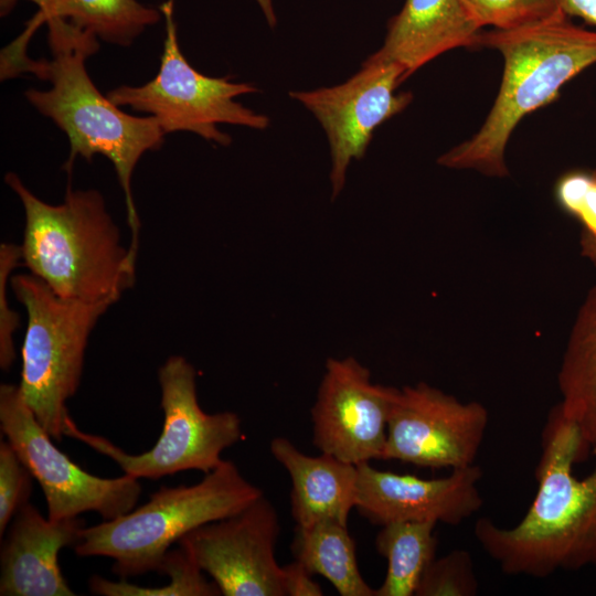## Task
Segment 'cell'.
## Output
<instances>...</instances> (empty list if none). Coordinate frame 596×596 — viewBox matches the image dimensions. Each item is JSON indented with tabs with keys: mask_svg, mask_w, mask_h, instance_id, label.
Returning a JSON list of instances; mask_svg holds the SVG:
<instances>
[{
	"mask_svg": "<svg viewBox=\"0 0 596 596\" xmlns=\"http://www.w3.org/2000/svg\"><path fill=\"white\" fill-rule=\"evenodd\" d=\"M285 596H322L320 585L300 562L283 565Z\"/></svg>",
	"mask_w": 596,
	"mask_h": 596,
	"instance_id": "obj_27",
	"label": "cell"
},
{
	"mask_svg": "<svg viewBox=\"0 0 596 596\" xmlns=\"http://www.w3.org/2000/svg\"><path fill=\"white\" fill-rule=\"evenodd\" d=\"M570 18L562 12L523 29L479 32L475 47L497 50L503 57L501 85L480 129L441 155L440 166L508 174L504 152L520 120L554 100L566 82L596 63V31Z\"/></svg>",
	"mask_w": 596,
	"mask_h": 596,
	"instance_id": "obj_4",
	"label": "cell"
},
{
	"mask_svg": "<svg viewBox=\"0 0 596 596\" xmlns=\"http://www.w3.org/2000/svg\"><path fill=\"white\" fill-rule=\"evenodd\" d=\"M33 476L7 439L0 441V536L21 507L30 502Z\"/></svg>",
	"mask_w": 596,
	"mask_h": 596,
	"instance_id": "obj_24",
	"label": "cell"
},
{
	"mask_svg": "<svg viewBox=\"0 0 596 596\" xmlns=\"http://www.w3.org/2000/svg\"><path fill=\"white\" fill-rule=\"evenodd\" d=\"M481 477L476 464L453 469L443 478L423 479L362 462L358 465L355 509L381 526L397 521L457 525L481 508L483 500L478 488Z\"/></svg>",
	"mask_w": 596,
	"mask_h": 596,
	"instance_id": "obj_14",
	"label": "cell"
},
{
	"mask_svg": "<svg viewBox=\"0 0 596 596\" xmlns=\"http://www.w3.org/2000/svg\"><path fill=\"white\" fill-rule=\"evenodd\" d=\"M269 449L290 476L291 514L297 525L322 521L348 525L355 509L358 465L324 453L306 455L285 437L272 439Z\"/></svg>",
	"mask_w": 596,
	"mask_h": 596,
	"instance_id": "obj_17",
	"label": "cell"
},
{
	"mask_svg": "<svg viewBox=\"0 0 596 596\" xmlns=\"http://www.w3.org/2000/svg\"><path fill=\"white\" fill-rule=\"evenodd\" d=\"M480 31L460 0H405L374 54L400 64L408 77L447 51L475 47Z\"/></svg>",
	"mask_w": 596,
	"mask_h": 596,
	"instance_id": "obj_16",
	"label": "cell"
},
{
	"mask_svg": "<svg viewBox=\"0 0 596 596\" xmlns=\"http://www.w3.org/2000/svg\"><path fill=\"white\" fill-rule=\"evenodd\" d=\"M405 78L400 64L373 53L342 84L289 92L317 118L327 135L332 199L343 190L350 163L364 156L374 130L412 102L411 93L395 92Z\"/></svg>",
	"mask_w": 596,
	"mask_h": 596,
	"instance_id": "obj_10",
	"label": "cell"
},
{
	"mask_svg": "<svg viewBox=\"0 0 596 596\" xmlns=\"http://www.w3.org/2000/svg\"><path fill=\"white\" fill-rule=\"evenodd\" d=\"M18 1L19 0H0L1 15L2 17L7 15L13 9V7L17 4ZM29 1L38 6L39 8L38 15L44 13L49 9L52 2V0H29Z\"/></svg>",
	"mask_w": 596,
	"mask_h": 596,
	"instance_id": "obj_30",
	"label": "cell"
},
{
	"mask_svg": "<svg viewBox=\"0 0 596 596\" xmlns=\"http://www.w3.org/2000/svg\"><path fill=\"white\" fill-rule=\"evenodd\" d=\"M10 286L26 311L19 386L38 422L61 441L66 403L78 389L88 338L115 302L62 298L31 273L13 276Z\"/></svg>",
	"mask_w": 596,
	"mask_h": 596,
	"instance_id": "obj_6",
	"label": "cell"
},
{
	"mask_svg": "<svg viewBox=\"0 0 596 596\" xmlns=\"http://www.w3.org/2000/svg\"><path fill=\"white\" fill-rule=\"evenodd\" d=\"M561 6L568 17H577L596 26V0H561Z\"/></svg>",
	"mask_w": 596,
	"mask_h": 596,
	"instance_id": "obj_28",
	"label": "cell"
},
{
	"mask_svg": "<svg viewBox=\"0 0 596 596\" xmlns=\"http://www.w3.org/2000/svg\"><path fill=\"white\" fill-rule=\"evenodd\" d=\"M480 28L512 31L543 23L564 12L561 0H460Z\"/></svg>",
	"mask_w": 596,
	"mask_h": 596,
	"instance_id": "obj_22",
	"label": "cell"
},
{
	"mask_svg": "<svg viewBox=\"0 0 596 596\" xmlns=\"http://www.w3.org/2000/svg\"><path fill=\"white\" fill-rule=\"evenodd\" d=\"M434 521H397L382 525L375 549L387 571L375 596H413L427 566L436 557Z\"/></svg>",
	"mask_w": 596,
	"mask_h": 596,
	"instance_id": "obj_21",
	"label": "cell"
},
{
	"mask_svg": "<svg viewBox=\"0 0 596 596\" xmlns=\"http://www.w3.org/2000/svg\"><path fill=\"white\" fill-rule=\"evenodd\" d=\"M161 12L166 38L157 75L140 86H118L106 94L108 98L119 107L153 116L166 135L190 131L220 146L232 142L231 136L217 128L220 124L266 129L267 116L235 100L258 88L231 82L230 76L210 77L194 70L179 47L171 2L164 3Z\"/></svg>",
	"mask_w": 596,
	"mask_h": 596,
	"instance_id": "obj_8",
	"label": "cell"
},
{
	"mask_svg": "<svg viewBox=\"0 0 596 596\" xmlns=\"http://www.w3.org/2000/svg\"><path fill=\"white\" fill-rule=\"evenodd\" d=\"M487 408L425 382L397 389L382 460L432 469L475 464L488 426Z\"/></svg>",
	"mask_w": 596,
	"mask_h": 596,
	"instance_id": "obj_11",
	"label": "cell"
},
{
	"mask_svg": "<svg viewBox=\"0 0 596 596\" xmlns=\"http://www.w3.org/2000/svg\"><path fill=\"white\" fill-rule=\"evenodd\" d=\"M196 372L181 355L168 358L158 371L163 426L155 446L127 454L109 439L81 430L66 417L64 436L77 439L114 460L124 473L137 479H160L185 470L210 472L222 462V453L242 438L234 412L205 413L198 401Z\"/></svg>",
	"mask_w": 596,
	"mask_h": 596,
	"instance_id": "obj_7",
	"label": "cell"
},
{
	"mask_svg": "<svg viewBox=\"0 0 596 596\" xmlns=\"http://www.w3.org/2000/svg\"><path fill=\"white\" fill-rule=\"evenodd\" d=\"M22 264L21 247L17 244L0 245V366L8 371L15 360L13 336L20 327L19 313L10 308L8 301L9 276Z\"/></svg>",
	"mask_w": 596,
	"mask_h": 596,
	"instance_id": "obj_26",
	"label": "cell"
},
{
	"mask_svg": "<svg viewBox=\"0 0 596 596\" xmlns=\"http://www.w3.org/2000/svg\"><path fill=\"white\" fill-rule=\"evenodd\" d=\"M596 178V170L592 172ZM581 253L584 257L588 258L596 266V235L584 236L581 235Z\"/></svg>",
	"mask_w": 596,
	"mask_h": 596,
	"instance_id": "obj_29",
	"label": "cell"
},
{
	"mask_svg": "<svg viewBox=\"0 0 596 596\" xmlns=\"http://www.w3.org/2000/svg\"><path fill=\"white\" fill-rule=\"evenodd\" d=\"M396 392L352 356L328 359L311 408L313 445L353 465L382 460Z\"/></svg>",
	"mask_w": 596,
	"mask_h": 596,
	"instance_id": "obj_13",
	"label": "cell"
},
{
	"mask_svg": "<svg viewBox=\"0 0 596 596\" xmlns=\"http://www.w3.org/2000/svg\"><path fill=\"white\" fill-rule=\"evenodd\" d=\"M0 427L20 460L40 483L50 520L97 512L113 520L139 500V479L129 475L102 478L88 473L61 451L25 403L20 386H0Z\"/></svg>",
	"mask_w": 596,
	"mask_h": 596,
	"instance_id": "obj_9",
	"label": "cell"
},
{
	"mask_svg": "<svg viewBox=\"0 0 596 596\" xmlns=\"http://www.w3.org/2000/svg\"><path fill=\"white\" fill-rule=\"evenodd\" d=\"M478 581L468 551L457 549L435 557L424 572L415 596H475Z\"/></svg>",
	"mask_w": 596,
	"mask_h": 596,
	"instance_id": "obj_23",
	"label": "cell"
},
{
	"mask_svg": "<svg viewBox=\"0 0 596 596\" xmlns=\"http://www.w3.org/2000/svg\"><path fill=\"white\" fill-rule=\"evenodd\" d=\"M564 416L596 457V286L579 308L557 376Z\"/></svg>",
	"mask_w": 596,
	"mask_h": 596,
	"instance_id": "obj_18",
	"label": "cell"
},
{
	"mask_svg": "<svg viewBox=\"0 0 596 596\" xmlns=\"http://www.w3.org/2000/svg\"><path fill=\"white\" fill-rule=\"evenodd\" d=\"M263 494L233 461L223 459L194 485L161 487L137 509L85 526L74 552L83 557L113 558V572L121 579L159 573L173 543L206 523L240 512Z\"/></svg>",
	"mask_w": 596,
	"mask_h": 596,
	"instance_id": "obj_5",
	"label": "cell"
},
{
	"mask_svg": "<svg viewBox=\"0 0 596 596\" xmlns=\"http://www.w3.org/2000/svg\"><path fill=\"white\" fill-rule=\"evenodd\" d=\"M6 183L25 216L22 264L57 296L84 302H116L136 279L137 253L121 244L118 226L96 190H73L50 204L9 172Z\"/></svg>",
	"mask_w": 596,
	"mask_h": 596,
	"instance_id": "obj_3",
	"label": "cell"
},
{
	"mask_svg": "<svg viewBox=\"0 0 596 596\" xmlns=\"http://www.w3.org/2000/svg\"><path fill=\"white\" fill-rule=\"evenodd\" d=\"M45 24L51 58L36 61L25 56L14 76L33 73L51 83L46 91L28 89L25 97L66 134L70 156L64 169L68 173L77 157L91 161L102 155L114 164L125 194L132 235L130 246L138 249L140 221L131 194V177L142 155L160 148L166 134L153 116L125 113L97 89L86 70L87 58L99 50L97 36L63 18H50Z\"/></svg>",
	"mask_w": 596,
	"mask_h": 596,
	"instance_id": "obj_2",
	"label": "cell"
},
{
	"mask_svg": "<svg viewBox=\"0 0 596 596\" xmlns=\"http://www.w3.org/2000/svg\"><path fill=\"white\" fill-rule=\"evenodd\" d=\"M279 533L277 511L263 494L240 512L193 530L178 544L224 596H285L284 570L275 557Z\"/></svg>",
	"mask_w": 596,
	"mask_h": 596,
	"instance_id": "obj_12",
	"label": "cell"
},
{
	"mask_svg": "<svg viewBox=\"0 0 596 596\" xmlns=\"http://www.w3.org/2000/svg\"><path fill=\"white\" fill-rule=\"evenodd\" d=\"M290 550L294 560L328 579L341 596H375L360 572L348 525L331 521L296 524Z\"/></svg>",
	"mask_w": 596,
	"mask_h": 596,
	"instance_id": "obj_20",
	"label": "cell"
},
{
	"mask_svg": "<svg viewBox=\"0 0 596 596\" xmlns=\"http://www.w3.org/2000/svg\"><path fill=\"white\" fill-rule=\"evenodd\" d=\"M555 195L561 206L581 222V235H596V178L593 173L563 175L556 184Z\"/></svg>",
	"mask_w": 596,
	"mask_h": 596,
	"instance_id": "obj_25",
	"label": "cell"
},
{
	"mask_svg": "<svg viewBox=\"0 0 596 596\" xmlns=\"http://www.w3.org/2000/svg\"><path fill=\"white\" fill-rule=\"evenodd\" d=\"M50 18H63L107 43L129 46L148 26L161 19V10L138 0H52L49 9L36 14L15 42L14 50L25 52L35 28Z\"/></svg>",
	"mask_w": 596,
	"mask_h": 596,
	"instance_id": "obj_19",
	"label": "cell"
},
{
	"mask_svg": "<svg viewBox=\"0 0 596 596\" xmlns=\"http://www.w3.org/2000/svg\"><path fill=\"white\" fill-rule=\"evenodd\" d=\"M79 517L50 520L30 502L11 520L0 552L1 596H74L58 564L60 551L81 540Z\"/></svg>",
	"mask_w": 596,
	"mask_h": 596,
	"instance_id": "obj_15",
	"label": "cell"
},
{
	"mask_svg": "<svg viewBox=\"0 0 596 596\" xmlns=\"http://www.w3.org/2000/svg\"><path fill=\"white\" fill-rule=\"evenodd\" d=\"M589 451L578 427L555 405L542 432L538 491L524 517L512 528L480 518L473 528L503 573L542 578L596 565V461L585 478L573 473Z\"/></svg>",
	"mask_w": 596,
	"mask_h": 596,
	"instance_id": "obj_1",
	"label": "cell"
}]
</instances>
